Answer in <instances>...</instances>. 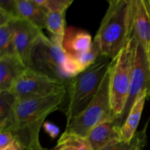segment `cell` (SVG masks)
<instances>
[{"label":"cell","mask_w":150,"mask_h":150,"mask_svg":"<svg viewBox=\"0 0 150 150\" xmlns=\"http://www.w3.org/2000/svg\"><path fill=\"white\" fill-rule=\"evenodd\" d=\"M42 127L45 130V131L48 133V136L52 139L57 138L59 133V128L54 123L50 122H45Z\"/></svg>","instance_id":"cell-24"},{"label":"cell","mask_w":150,"mask_h":150,"mask_svg":"<svg viewBox=\"0 0 150 150\" xmlns=\"http://www.w3.org/2000/svg\"><path fill=\"white\" fill-rule=\"evenodd\" d=\"M111 62L112 59L102 56L92 65L68 82L64 101L67 124L81 114L93 100Z\"/></svg>","instance_id":"cell-3"},{"label":"cell","mask_w":150,"mask_h":150,"mask_svg":"<svg viewBox=\"0 0 150 150\" xmlns=\"http://www.w3.org/2000/svg\"><path fill=\"white\" fill-rule=\"evenodd\" d=\"M109 70L104 77L99 91L93 100L81 114L67 123L64 133L86 139L89 133L98 125L117 118L112 110L110 98Z\"/></svg>","instance_id":"cell-6"},{"label":"cell","mask_w":150,"mask_h":150,"mask_svg":"<svg viewBox=\"0 0 150 150\" xmlns=\"http://www.w3.org/2000/svg\"><path fill=\"white\" fill-rule=\"evenodd\" d=\"M34 1L48 11H66L73 3V0H34Z\"/></svg>","instance_id":"cell-22"},{"label":"cell","mask_w":150,"mask_h":150,"mask_svg":"<svg viewBox=\"0 0 150 150\" xmlns=\"http://www.w3.org/2000/svg\"><path fill=\"white\" fill-rule=\"evenodd\" d=\"M15 54L28 67L32 66V53L43 32L29 22L16 18L13 22Z\"/></svg>","instance_id":"cell-9"},{"label":"cell","mask_w":150,"mask_h":150,"mask_svg":"<svg viewBox=\"0 0 150 150\" xmlns=\"http://www.w3.org/2000/svg\"><path fill=\"white\" fill-rule=\"evenodd\" d=\"M125 142L122 141H116L111 142L100 150H122Z\"/></svg>","instance_id":"cell-25"},{"label":"cell","mask_w":150,"mask_h":150,"mask_svg":"<svg viewBox=\"0 0 150 150\" xmlns=\"http://www.w3.org/2000/svg\"><path fill=\"white\" fill-rule=\"evenodd\" d=\"M14 20L9 23L0 25V57L15 54L13 48V26Z\"/></svg>","instance_id":"cell-19"},{"label":"cell","mask_w":150,"mask_h":150,"mask_svg":"<svg viewBox=\"0 0 150 150\" xmlns=\"http://www.w3.org/2000/svg\"><path fill=\"white\" fill-rule=\"evenodd\" d=\"M16 18L23 19L42 30L45 29L48 10L40 7L34 0H15Z\"/></svg>","instance_id":"cell-14"},{"label":"cell","mask_w":150,"mask_h":150,"mask_svg":"<svg viewBox=\"0 0 150 150\" xmlns=\"http://www.w3.org/2000/svg\"><path fill=\"white\" fill-rule=\"evenodd\" d=\"M144 94L150 96V67L146 49L137 40L129 96L122 114L118 119L121 127L136 100Z\"/></svg>","instance_id":"cell-8"},{"label":"cell","mask_w":150,"mask_h":150,"mask_svg":"<svg viewBox=\"0 0 150 150\" xmlns=\"http://www.w3.org/2000/svg\"><path fill=\"white\" fill-rule=\"evenodd\" d=\"M148 98L149 97L146 94L142 95L136 100L132 108H130L127 118L125 119L121 127L122 142H129L136 133V130L140 122L145 102Z\"/></svg>","instance_id":"cell-15"},{"label":"cell","mask_w":150,"mask_h":150,"mask_svg":"<svg viewBox=\"0 0 150 150\" xmlns=\"http://www.w3.org/2000/svg\"><path fill=\"white\" fill-rule=\"evenodd\" d=\"M93 40L90 34L75 27L66 28L62 47L68 55L76 58L89 51Z\"/></svg>","instance_id":"cell-11"},{"label":"cell","mask_w":150,"mask_h":150,"mask_svg":"<svg viewBox=\"0 0 150 150\" xmlns=\"http://www.w3.org/2000/svg\"><path fill=\"white\" fill-rule=\"evenodd\" d=\"M102 56L98 45L93 40V43H92V48H90V50L85 54L75 58V59L77 61V62L81 67L83 70H84L90 67L91 65H92Z\"/></svg>","instance_id":"cell-20"},{"label":"cell","mask_w":150,"mask_h":150,"mask_svg":"<svg viewBox=\"0 0 150 150\" xmlns=\"http://www.w3.org/2000/svg\"><path fill=\"white\" fill-rule=\"evenodd\" d=\"M146 53H147L148 61H149V67H150V42H149V47H148V49H147V51H146Z\"/></svg>","instance_id":"cell-28"},{"label":"cell","mask_w":150,"mask_h":150,"mask_svg":"<svg viewBox=\"0 0 150 150\" xmlns=\"http://www.w3.org/2000/svg\"><path fill=\"white\" fill-rule=\"evenodd\" d=\"M146 125L142 130L136 132L133 139L129 142H125L122 150H142L146 144Z\"/></svg>","instance_id":"cell-21"},{"label":"cell","mask_w":150,"mask_h":150,"mask_svg":"<svg viewBox=\"0 0 150 150\" xmlns=\"http://www.w3.org/2000/svg\"><path fill=\"white\" fill-rule=\"evenodd\" d=\"M137 40L133 37L112 60L109 70L110 98L114 114L120 118L125 109L131 85Z\"/></svg>","instance_id":"cell-5"},{"label":"cell","mask_w":150,"mask_h":150,"mask_svg":"<svg viewBox=\"0 0 150 150\" xmlns=\"http://www.w3.org/2000/svg\"><path fill=\"white\" fill-rule=\"evenodd\" d=\"M133 37L147 51L150 42V16L145 0H136Z\"/></svg>","instance_id":"cell-13"},{"label":"cell","mask_w":150,"mask_h":150,"mask_svg":"<svg viewBox=\"0 0 150 150\" xmlns=\"http://www.w3.org/2000/svg\"><path fill=\"white\" fill-rule=\"evenodd\" d=\"M136 0H110L94 40L101 54L114 59L133 38Z\"/></svg>","instance_id":"cell-2"},{"label":"cell","mask_w":150,"mask_h":150,"mask_svg":"<svg viewBox=\"0 0 150 150\" xmlns=\"http://www.w3.org/2000/svg\"><path fill=\"white\" fill-rule=\"evenodd\" d=\"M27 68L16 54L0 57V91L10 90L14 82Z\"/></svg>","instance_id":"cell-12"},{"label":"cell","mask_w":150,"mask_h":150,"mask_svg":"<svg viewBox=\"0 0 150 150\" xmlns=\"http://www.w3.org/2000/svg\"><path fill=\"white\" fill-rule=\"evenodd\" d=\"M145 3H146V7H147L148 12H149L150 16V0H145Z\"/></svg>","instance_id":"cell-27"},{"label":"cell","mask_w":150,"mask_h":150,"mask_svg":"<svg viewBox=\"0 0 150 150\" xmlns=\"http://www.w3.org/2000/svg\"><path fill=\"white\" fill-rule=\"evenodd\" d=\"M17 99L10 90L0 91V130H7L10 127Z\"/></svg>","instance_id":"cell-16"},{"label":"cell","mask_w":150,"mask_h":150,"mask_svg":"<svg viewBox=\"0 0 150 150\" xmlns=\"http://www.w3.org/2000/svg\"><path fill=\"white\" fill-rule=\"evenodd\" d=\"M51 150H92L85 138L63 133L57 145Z\"/></svg>","instance_id":"cell-18"},{"label":"cell","mask_w":150,"mask_h":150,"mask_svg":"<svg viewBox=\"0 0 150 150\" xmlns=\"http://www.w3.org/2000/svg\"><path fill=\"white\" fill-rule=\"evenodd\" d=\"M32 60V68L67 85L83 71L77 61L66 53L60 42L47 38L45 34L35 45Z\"/></svg>","instance_id":"cell-4"},{"label":"cell","mask_w":150,"mask_h":150,"mask_svg":"<svg viewBox=\"0 0 150 150\" xmlns=\"http://www.w3.org/2000/svg\"><path fill=\"white\" fill-rule=\"evenodd\" d=\"M2 150H20V148H19L18 145L17 144V143H16V142H15L14 144H13L12 145L9 146L8 147L5 148V149H4Z\"/></svg>","instance_id":"cell-26"},{"label":"cell","mask_w":150,"mask_h":150,"mask_svg":"<svg viewBox=\"0 0 150 150\" xmlns=\"http://www.w3.org/2000/svg\"><path fill=\"white\" fill-rule=\"evenodd\" d=\"M10 91L17 98L43 97L67 91V84L28 67L14 82Z\"/></svg>","instance_id":"cell-7"},{"label":"cell","mask_w":150,"mask_h":150,"mask_svg":"<svg viewBox=\"0 0 150 150\" xmlns=\"http://www.w3.org/2000/svg\"><path fill=\"white\" fill-rule=\"evenodd\" d=\"M15 142L16 139L11 132L7 130H0V150L8 147Z\"/></svg>","instance_id":"cell-23"},{"label":"cell","mask_w":150,"mask_h":150,"mask_svg":"<svg viewBox=\"0 0 150 150\" xmlns=\"http://www.w3.org/2000/svg\"><path fill=\"white\" fill-rule=\"evenodd\" d=\"M92 150H100L116 141H122L118 118L108 120L95 127L86 138Z\"/></svg>","instance_id":"cell-10"},{"label":"cell","mask_w":150,"mask_h":150,"mask_svg":"<svg viewBox=\"0 0 150 150\" xmlns=\"http://www.w3.org/2000/svg\"><path fill=\"white\" fill-rule=\"evenodd\" d=\"M65 10L48 11L45 19V29L51 35V38L62 45L65 33Z\"/></svg>","instance_id":"cell-17"},{"label":"cell","mask_w":150,"mask_h":150,"mask_svg":"<svg viewBox=\"0 0 150 150\" xmlns=\"http://www.w3.org/2000/svg\"><path fill=\"white\" fill-rule=\"evenodd\" d=\"M66 92L43 97L18 98L13 118L7 131L11 132L20 150H46L40 142V131L46 117L59 109Z\"/></svg>","instance_id":"cell-1"}]
</instances>
